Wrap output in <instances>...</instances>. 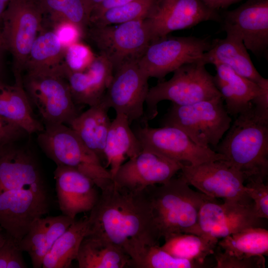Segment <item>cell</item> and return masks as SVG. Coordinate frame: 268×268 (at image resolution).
<instances>
[{"mask_svg":"<svg viewBox=\"0 0 268 268\" xmlns=\"http://www.w3.org/2000/svg\"><path fill=\"white\" fill-rule=\"evenodd\" d=\"M86 236L118 248L131 258L135 268L147 248L158 245L161 239L144 192L130 191L114 183L101 191L90 211Z\"/></svg>","mask_w":268,"mask_h":268,"instance_id":"cell-1","label":"cell"},{"mask_svg":"<svg viewBox=\"0 0 268 268\" xmlns=\"http://www.w3.org/2000/svg\"><path fill=\"white\" fill-rule=\"evenodd\" d=\"M53 199L34 155L13 143L0 146V226L20 242L48 214Z\"/></svg>","mask_w":268,"mask_h":268,"instance_id":"cell-2","label":"cell"},{"mask_svg":"<svg viewBox=\"0 0 268 268\" xmlns=\"http://www.w3.org/2000/svg\"><path fill=\"white\" fill-rule=\"evenodd\" d=\"M215 151L239 171L245 181H265L268 174V119L252 104L240 113L221 139Z\"/></svg>","mask_w":268,"mask_h":268,"instance_id":"cell-3","label":"cell"},{"mask_svg":"<svg viewBox=\"0 0 268 268\" xmlns=\"http://www.w3.org/2000/svg\"><path fill=\"white\" fill-rule=\"evenodd\" d=\"M143 191L161 238L182 233L200 235V208L212 198L192 190L181 175L164 184L149 186Z\"/></svg>","mask_w":268,"mask_h":268,"instance_id":"cell-4","label":"cell"},{"mask_svg":"<svg viewBox=\"0 0 268 268\" xmlns=\"http://www.w3.org/2000/svg\"><path fill=\"white\" fill-rule=\"evenodd\" d=\"M38 141L42 149L57 165L73 168L91 179L101 191L113 183L108 170L99 157L64 124L45 126Z\"/></svg>","mask_w":268,"mask_h":268,"instance_id":"cell-5","label":"cell"},{"mask_svg":"<svg viewBox=\"0 0 268 268\" xmlns=\"http://www.w3.org/2000/svg\"><path fill=\"white\" fill-rule=\"evenodd\" d=\"M230 116L219 96L187 105L172 103L161 123L179 129L201 146L215 148L231 126Z\"/></svg>","mask_w":268,"mask_h":268,"instance_id":"cell-6","label":"cell"},{"mask_svg":"<svg viewBox=\"0 0 268 268\" xmlns=\"http://www.w3.org/2000/svg\"><path fill=\"white\" fill-rule=\"evenodd\" d=\"M200 61L186 64L174 70L172 77L149 88L145 100L144 121L158 114V104L169 100L179 105H187L221 96L213 81V76Z\"/></svg>","mask_w":268,"mask_h":268,"instance_id":"cell-7","label":"cell"},{"mask_svg":"<svg viewBox=\"0 0 268 268\" xmlns=\"http://www.w3.org/2000/svg\"><path fill=\"white\" fill-rule=\"evenodd\" d=\"M112 64L114 71L138 61L152 43L144 19L106 26L89 25L85 35Z\"/></svg>","mask_w":268,"mask_h":268,"instance_id":"cell-8","label":"cell"},{"mask_svg":"<svg viewBox=\"0 0 268 268\" xmlns=\"http://www.w3.org/2000/svg\"><path fill=\"white\" fill-rule=\"evenodd\" d=\"M43 19L35 0H10L3 12L1 36L5 50L12 55L14 73L22 74Z\"/></svg>","mask_w":268,"mask_h":268,"instance_id":"cell-9","label":"cell"},{"mask_svg":"<svg viewBox=\"0 0 268 268\" xmlns=\"http://www.w3.org/2000/svg\"><path fill=\"white\" fill-rule=\"evenodd\" d=\"M22 80L30 102L37 109L45 126L69 125L79 114L64 77L26 73Z\"/></svg>","mask_w":268,"mask_h":268,"instance_id":"cell-10","label":"cell"},{"mask_svg":"<svg viewBox=\"0 0 268 268\" xmlns=\"http://www.w3.org/2000/svg\"><path fill=\"white\" fill-rule=\"evenodd\" d=\"M208 38L168 35L151 43L137 61L138 65L149 78L162 80L181 66L201 60L210 47Z\"/></svg>","mask_w":268,"mask_h":268,"instance_id":"cell-11","label":"cell"},{"mask_svg":"<svg viewBox=\"0 0 268 268\" xmlns=\"http://www.w3.org/2000/svg\"><path fill=\"white\" fill-rule=\"evenodd\" d=\"M144 20L152 43L173 31L190 29L201 22H220L221 16L201 0H152Z\"/></svg>","mask_w":268,"mask_h":268,"instance_id":"cell-12","label":"cell"},{"mask_svg":"<svg viewBox=\"0 0 268 268\" xmlns=\"http://www.w3.org/2000/svg\"><path fill=\"white\" fill-rule=\"evenodd\" d=\"M142 149L150 150L176 161L196 166L225 158L210 147L201 146L175 127L153 128L145 125L134 131Z\"/></svg>","mask_w":268,"mask_h":268,"instance_id":"cell-13","label":"cell"},{"mask_svg":"<svg viewBox=\"0 0 268 268\" xmlns=\"http://www.w3.org/2000/svg\"><path fill=\"white\" fill-rule=\"evenodd\" d=\"M180 171L190 185L207 196L247 204L253 203L246 192L243 175L224 160L196 166L183 163Z\"/></svg>","mask_w":268,"mask_h":268,"instance_id":"cell-14","label":"cell"},{"mask_svg":"<svg viewBox=\"0 0 268 268\" xmlns=\"http://www.w3.org/2000/svg\"><path fill=\"white\" fill-rule=\"evenodd\" d=\"M148 79L137 61L127 63L114 71L102 101L116 113L126 115L130 123L141 119L149 90Z\"/></svg>","mask_w":268,"mask_h":268,"instance_id":"cell-15","label":"cell"},{"mask_svg":"<svg viewBox=\"0 0 268 268\" xmlns=\"http://www.w3.org/2000/svg\"><path fill=\"white\" fill-rule=\"evenodd\" d=\"M262 219L256 215L253 203L224 200L220 204L210 198L200 210V235L219 240L245 228L261 227Z\"/></svg>","mask_w":268,"mask_h":268,"instance_id":"cell-16","label":"cell"},{"mask_svg":"<svg viewBox=\"0 0 268 268\" xmlns=\"http://www.w3.org/2000/svg\"><path fill=\"white\" fill-rule=\"evenodd\" d=\"M183 163L176 161L155 151L142 149L119 168L113 179L118 187L134 192L166 183L180 171Z\"/></svg>","mask_w":268,"mask_h":268,"instance_id":"cell-17","label":"cell"},{"mask_svg":"<svg viewBox=\"0 0 268 268\" xmlns=\"http://www.w3.org/2000/svg\"><path fill=\"white\" fill-rule=\"evenodd\" d=\"M221 30L238 33L247 50L257 57L268 51V0H247L221 16Z\"/></svg>","mask_w":268,"mask_h":268,"instance_id":"cell-18","label":"cell"},{"mask_svg":"<svg viewBox=\"0 0 268 268\" xmlns=\"http://www.w3.org/2000/svg\"><path fill=\"white\" fill-rule=\"evenodd\" d=\"M56 192L62 214L72 219L90 211L97 201L98 187L89 177L66 166L57 165L54 171Z\"/></svg>","mask_w":268,"mask_h":268,"instance_id":"cell-19","label":"cell"},{"mask_svg":"<svg viewBox=\"0 0 268 268\" xmlns=\"http://www.w3.org/2000/svg\"><path fill=\"white\" fill-rule=\"evenodd\" d=\"M113 74L112 64L99 54L85 70L67 72L65 78L74 103L90 107L101 102Z\"/></svg>","mask_w":268,"mask_h":268,"instance_id":"cell-20","label":"cell"},{"mask_svg":"<svg viewBox=\"0 0 268 268\" xmlns=\"http://www.w3.org/2000/svg\"><path fill=\"white\" fill-rule=\"evenodd\" d=\"M225 32V38L211 41L210 48L203 54L200 61L205 65H225L239 75L259 83L264 77L253 65L241 37L232 31Z\"/></svg>","mask_w":268,"mask_h":268,"instance_id":"cell-21","label":"cell"},{"mask_svg":"<svg viewBox=\"0 0 268 268\" xmlns=\"http://www.w3.org/2000/svg\"><path fill=\"white\" fill-rule=\"evenodd\" d=\"M75 220L62 214L41 217L32 222L19 244L22 251L29 255L33 268H42L45 256Z\"/></svg>","mask_w":268,"mask_h":268,"instance_id":"cell-22","label":"cell"},{"mask_svg":"<svg viewBox=\"0 0 268 268\" xmlns=\"http://www.w3.org/2000/svg\"><path fill=\"white\" fill-rule=\"evenodd\" d=\"M14 75L15 83L13 85L7 84L0 79V117L27 134L39 133L44 127L33 115L22 74Z\"/></svg>","mask_w":268,"mask_h":268,"instance_id":"cell-23","label":"cell"},{"mask_svg":"<svg viewBox=\"0 0 268 268\" xmlns=\"http://www.w3.org/2000/svg\"><path fill=\"white\" fill-rule=\"evenodd\" d=\"M214 66L216 73L213 81L225 102V109L229 115L237 116L252 104L260 85L239 75L225 65Z\"/></svg>","mask_w":268,"mask_h":268,"instance_id":"cell-24","label":"cell"},{"mask_svg":"<svg viewBox=\"0 0 268 268\" xmlns=\"http://www.w3.org/2000/svg\"><path fill=\"white\" fill-rule=\"evenodd\" d=\"M65 51L53 30L41 32L32 44L23 70L26 73L57 74L65 78Z\"/></svg>","mask_w":268,"mask_h":268,"instance_id":"cell-25","label":"cell"},{"mask_svg":"<svg viewBox=\"0 0 268 268\" xmlns=\"http://www.w3.org/2000/svg\"><path fill=\"white\" fill-rule=\"evenodd\" d=\"M141 150V144L131 129L127 116L116 113L111 121L104 150L106 167H110L109 171L112 178L125 162L126 157H134Z\"/></svg>","mask_w":268,"mask_h":268,"instance_id":"cell-26","label":"cell"},{"mask_svg":"<svg viewBox=\"0 0 268 268\" xmlns=\"http://www.w3.org/2000/svg\"><path fill=\"white\" fill-rule=\"evenodd\" d=\"M109 109L101 100L78 114L69 124L82 142L101 161L105 160L104 150L111 123Z\"/></svg>","mask_w":268,"mask_h":268,"instance_id":"cell-27","label":"cell"},{"mask_svg":"<svg viewBox=\"0 0 268 268\" xmlns=\"http://www.w3.org/2000/svg\"><path fill=\"white\" fill-rule=\"evenodd\" d=\"M79 268H135L131 258L110 243L85 236L76 259Z\"/></svg>","mask_w":268,"mask_h":268,"instance_id":"cell-28","label":"cell"},{"mask_svg":"<svg viewBox=\"0 0 268 268\" xmlns=\"http://www.w3.org/2000/svg\"><path fill=\"white\" fill-rule=\"evenodd\" d=\"M87 228V216L75 219L57 239L45 256L42 268H70L72 261L76 259Z\"/></svg>","mask_w":268,"mask_h":268,"instance_id":"cell-29","label":"cell"},{"mask_svg":"<svg viewBox=\"0 0 268 268\" xmlns=\"http://www.w3.org/2000/svg\"><path fill=\"white\" fill-rule=\"evenodd\" d=\"M161 247L170 254L181 259L204 264L212 255L218 240L190 233H178L164 238Z\"/></svg>","mask_w":268,"mask_h":268,"instance_id":"cell-30","label":"cell"},{"mask_svg":"<svg viewBox=\"0 0 268 268\" xmlns=\"http://www.w3.org/2000/svg\"><path fill=\"white\" fill-rule=\"evenodd\" d=\"M217 245L237 256H268V231L261 227H249L221 239Z\"/></svg>","mask_w":268,"mask_h":268,"instance_id":"cell-31","label":"cell"},{"mask_svg":"<svg viewBox=\"0 0 268 268\" xmlns=\"http://www.w3.org/2000/svg\"><path fill=\"white\" fill-rule=\"evenodd\" d=\"M44 16L49 17L52 25L66 20L79 26L86 31L89 23L83 0H35Z\"/></svg>","mask_w":268,"mask_h":268,"instance_id":"cell-32","label":"cell"},{"mask_svg":"<svg viewBox=\"0 0 268 268\" xmlns=\"http://www.w3.org/2000/svg\"><path fill=\"white\" fill-rule=\"evenodd\" d=\"M152 0H134L106 9L92 18L89 25L106 26L144 19Z\"/></svg>","mask_w":268,"mask_h":268,"instance_id":"cell-33","label":"cell"},{"mask_svg":"<svg viewBox=\"0 0 268 268\" xmlns=\"http://www.w3.org/2000/svg\"><path fill=\"white\" fill-rule=\"evenodd\" d=\"M204 264L176 257L159 245L148 247L138 268H200Z\"/></svg>","mask_w":268,"mask_h":268,"instance_id":"cell-34","label":"cell"},{"mask_svg":"<svg viewBox=\"0 0 268 268\" xmlns=\"http://www.w3.org/2000/svg\"><path fill=\"white\" fill-rule=\"evenodd\" d=\"M95 57L91 49L80 41L70 45L65 49V51L66 74L67 72L85 70L92 63Z\"/></svg>","mask_w":268,"mask_h":268,"instance_id":"cell-35","label":"cell"},{"mask_svg":"<svg viewBox=\"0 0 268 268\" xmlns=\"http://www.w3.org/2000/svg\"><path fill=\"white\" fill-rule=\"evenodd\" d=\"M215 268H265L264 256L251 257L237 256L221 250L217 245L213 254Z\"/></svg>","mask_w":268,"mask_h":268,"instance_id":"cell-36","label":"cell"},{"mask_svg":"<svg viewBox=\"0 0 268 268\" xmlns=\"http://www.w3.org/2000/svg\"><path fill=\"white\" fill-rule=\"evenodd\" d=\"M6 239L0 247V268H26L19 242L5 233Z\"/></svg>","mask_w":268,"mask_h":268,"instance_id":"cell-37","label":"cell"},{"mask_svg":"<svg viewBox=\"0 0 268 268\" xmlns=\"http://www.w3.org/2000/svg\"><path fill=\"white\" fill-rule=\"evenodd\" d=\"M246 192L253 201L255 213L261 219L268 218V187L262 180L247 181Z\"/></svg>","mask_w":268,"mask_h":268,"instance_id":"cell-38","label":"cell"},{"mask_svg":"<svg viewBox=\"0 0 268 268\" xmlns=\"http://www.w3.org/2000/svg\"><path fill=\"white\" fill-rule=\"evenodd\" d=\"M53 31L65 49L70 45L80 41L85 35V30L71 22L63 20L52 25Z\"/></svg>","mask_w":268,"mask_h":268,"instance_id":"cell-39","label":"cell"},{"mask_svg":"<svg viewBox=\"0 0 268 268\" xmlns=\"http://www.w3.org/2000/svg\"><path fill=\"white\" fill-rule=\"evenodd\" d=\"M259 83V91L252 103L258 114L268 119V79L264 77Z\"/></svg>","mask_w":268,"mask_h":268,"instance_id":"cell-40","label":"cell"},{"mask_svg":"<svg viewBox=\"0 0 268 268\" xmlns=\"http://www.w3.org/2000/svg\"><path fill=\"white\" fill-rule=\"evenodd\" d=\"M26 133L0 117V146L13 143Z\"/></svg>","mask_w":268,"mask_h":268,"instance_id":"cell-41","label":"cell"},{"mask_svg":"<svg viewBox=\"0 0 268 268\" xmlns=\"http://www.w3.org/2000/svg\"><path fill=\"white\" fill-rule=\"evenodd\" d=\"M133 0H104L93 9L90 14L89 21L108 8L122 5Z\"/></svg>","mask_w":268,"mask_h":268,"instance_id":"cell-42","label":"cell"},{"mask_svg":"<svg viewBox=\"0 0 268 268\" xmlns=\"http://www.w3.org/2000/svg\"><path fill=\"white\" fill-rule=\"evenodd\" d=\"M208 8L218 11L241 0H201Z\"/></svg>","mask_w":268,"mask_h":268,"instance_id":"cell-43","label":"cell"},{"mask_svg":"<svg viewBox=\"0 0 268 268\" xmlns=\"http://www.w3.org/2000/svg\"><path fill=\"white\" fill-rule=\"evenodd\" d=\"M104 0H83L89 16L93 9L100 4Z\"/></svg>","mask_w":268,"mask_h":268,"instance_id":"cell-44","label":"cell"},{"mask_svg":"<svg viewBox=\"0 0 268 268\" xmlns=\"http://www.w3.org/2000/svg\"><path fill=\"white\" fill-rule=\"evenodd\" d=\"M10 1V0H0V23L2 15Z\"/></svg>","mask_w":268,"mask_h":268,"instance_id":"cell-45","label":"cell"},{"mask_svg":"<svg viewBox=\"0 0 268 268\" xmlns=\"http://www.w3.org/2000/svg\"><path fill=\"white\" fill-rule=\"evenodd\" d=\"M6 51L1 36L0 29V60H2V56L4 52Z\"/></svg>","mask_w":268,"mask_h":268,"instance_id":"cell-46","label":"cell"},{"mask_svg":"<svg viewBox=\"0 0 268 268\" xmlns=\"http://www.w3.org/2000/svg\"><path fill=\"white\" fill-rule=\"evenodd\" d=\"M3 229L0 226V247L4 244L6 239L5 233H3Z\"/></svg>","mask_w":268,"mask_h":268,"instance_id":"cell-47","label":"cell"},{"mask_svg":"<svg viewBox=\"0 0 268 268\" xmlns=\"http://www.w3.org/2000/svg\"><path fill=\"white\" fill-rule=\"evenodd\" d=\"M1 70H2L1 61L0 60V74H1Z\"/></svg>","mask_w":268,"mask_h":268,"instance_id":"cell-48","label":"cell"}]
</instances>
